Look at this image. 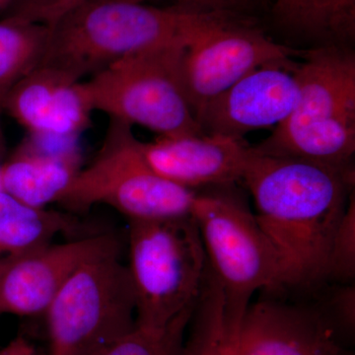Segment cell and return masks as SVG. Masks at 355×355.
I'll list each match as a JSON object with an SVG mask.
<instances>
[{
    "mask_svg": "<svg viewBox=\"0 0 355 355\" xmlns=\"http://www.w3.org/2000/svg\"><path fill=\"white\" fill-rule=\"evenodd\" d=\"M298 62L279 60L252 70L196 116L203 133L244 139L253 130L277 128L297 103Z\"/></svg>",
    "mask_w": 355,
    "mask_h": 355,
    "instance_id": "cell-11",
    "label": "cell"
},
{
    "mask_svg": "<svg viewBox=\"0 0 355 355\" xmlns=\"http://www.w3.org/2000/svg\"><path fill=\"white\" fill-rule=\"evenodd\" d=\"M128 247L137 326L162 328L197 302L207 260L193 216L130 220Z\"/></svg>",
    "mask_w": 355,
    "mask_h": 355,
    "instance_id": "cell-5",
    "label": "cell"
},
{
    "mask_svg": "<svg viewBox=\"0 0 355 355\" xmlns=\"http://www.w3.org/2000/svg\"><path fill=\"white\" fill-rule=\"evenodd\" d=\"M184 44L130 53L81 81L92 111L158 137L202 135L184 90Z\"/></svg>",
    "mask_w": 355,
    "mask_h": 355,
    "instance_id": "cell-4",
    "label": "cell"
},
{
    "mask_svg": "<svg viewBox=\"0 0 355 355\" xmlns=\"http://www.w3.org/2000/svg\"><path fill=\"white\" fill-rule=\"evenodd\" d=\"M305 51L272 41L241 14H222L184 50V90L195 116L252 70Z\"/></svg>",
    "mask_w": 355,
    "mask_h": 355,
    "instance_id": "cell-9",
    "label": "cell"
},
{
    "mask_svg": "<svg viewBox=\"0 0 355 355\" xmlns=\"http://www.w3.org/2000/svg\"><path fill=\"white\" fill-rule=\"evenodd\" d=\"M254 0H184L182 6L196 7L207 11L241 14L248 10Z\"/></svg>",
    "mask_w": 355,
    "mask_h": 355,
    "instance_id": "cell-24",
    "label": "cell"
},
{
    "mask_svg": "<svg viewBox=\"0 0 355 355\" xmlns=\"http://www.w3.org/2000/svg\"><path fill=\"white\" fill-rule=\"evenodd\" d=\"M242 182L277 257L282 289L310 288L328 279L331 241L354 191V167L254 147Z\"/></svg>",
    "mask_w": 355,
    "mask_h": 355,
    "instance_id": "cell-1",
    "label": "cell"
},
{
    "mask_svg": "<svg viewBox=\"0 0 355 355\" xmlns=\"http://www.w3.org/2000/svg\"><path fill=\"white\" fill-rule=\"evenodd\" d=\"M261 1H263V3H268V2L272 1V0H261Z\"/></svg>",
    "mask_w": 355,
    "mask_h": 355,
    "instance_id": "cell-29",
    "label": "cell"
},
{
    "mask_svg": "<svg viewBox=\"0 0 355 355\" xmlns=\"http://www.w3.org/2000/svg\"><path fill=\"white\" fill-rule=\"evenodd\" d=\"M238 330L229 321L220 284L207 263L180 355H236Z\"/></svg>",
    "mask_w": 355,
    "mask_h": 355,
    "instance_id": "cell-18",
    "label": "cell"
},
{
    "mask_svg": "<svg viewBox=\"0 0 355 355\" xmlns=\"http://www.w3.org/2000/svg\"><path fill=\"white\" fill-rule=\"evenodd\" d=\"M151 168L172 183L193 191L242 182L254 147L244 139L218 135L158 137L142 142Z\"/></svg>",
    "mask_w": 355,
    "mask_h": 355,
    "instance_id": "cell-13",
    "label": "cell"
},
{
    "mask_svg": "<svg viewBox=\"0 0 355 355\" xmlns=\"http://www.w3.org/2000/svg\"><path fill=\"white\" fill-rule=\"evenodd\" d=\"M2 110L0 109V113H1ZM4 151V139H3V132H2L1 128V121H0V155H1L2 153Z\"/></svg>",
    "mask_w": 355,
    "mask_h": 355,
    "instance_id": "cell-26",
    "label": "cell"
},
{
    "mask_svg": "<svg viewBox=\"0 0 355 355\" xmlns=\"http://www.w3.org/2000/svg\"><path fill=\"white\" fill-rule=\"evenodd\" d=\"M336 335L352 347L355 335V287L354 284L340 287L334 292L327 309L322 310Z\"/></svg>",
    "mask_w": 355,
    "mask_h": 355,
    "instance_id": "cell-22",
    "label": "cell"
},
{
    "mask_svg": "<svg viewBox=\"0 0 355 355\" xmlns=\"http://www.w3.org/2000/svg\"><path fill=\"white\" fill-rule=\"evenodd\" d=\"M85 0H12L9 15L51 27ZM9 4V6H10Z\"/></svg>",
    "mask_w": 355,
    "mask_h": 355,
    "instance_id": "cell-23",
    "label": "cell"
},
{
    "mask_svg": "<svg viewBox=\"0 0 355 355\" xmlns=\"http://www.w3.org/2000/svg\"><path fill=\"white\" fill-rule=\"evenodd\" d=\"M49 37L48 26L11 15L0 21V109L11 90L40 67Z\"/></svg>",
    "mask_w": 355,
    "mask_h": 355,
    "instance_id": "cell-19",
    "label": "cell"
},
{
    "mask_svg": "<svg viewBox=\"0 0 355 355\" xmlns=\"http://www.w3.org/2000/svg\"><path fill=\"white\" fill-rule=\"evenodd\" d=\"M119 251L86 261L44 312L48 355H94L137 327L135 291Z\"/></svg>",
    "mask_w": 355,
    "mask_h": 355,
    "instance_id": "cell-7",
    "label": "cell"
},
{
    "mask_svg": "<svg viewBox=\"0 0 355 355\" xmlns=\"http://www.w3.org/2000/svg\"><path fill=\"white\" fill-rule=\"evenodd\" d=\"M354 191L347 210L336 228L331 241L328 263V279L349 282L355 273V202Z\"/></svg>",
    "mask_w": 355,
    "mask_h": 355,
    "instance_id": "cell-21",
    "label": "cell"
},
{
    "mask_svg": "<svg viewBox=\"0 0 355 355\" xmlns=\"http://www.w3.org/2000/svg\"><path fill=\"white\" fill-rule=\"evenodd\" d=\"M80 168L77 142L29 135L0 166V186L28 207L46 209L58 202Z\"/></svg>",
    "mask_w": 355,
    "mask_h": 355,
    "instance_id": "cell-15",
    "label": "cell"
},
{
    "mask_svg": "<svg viewBox=\"0 0 355 355\" xmlns=\"http://www.w3.org/2000/svg\"><path fill=\"white\" fill-rule=\"evenodd\" d=\"M221 13L182 4L159 8L128 0H85L49 27L40 65L81 81L137 51L189 46Z\"/></svg>",
    "mask_w": 355,
    "mask_h": 355,
    "instance_id": "cell-2",
    "label": "cell"
},
{
    "mask_svg": "<svg viewBox=\"0 0 355 355\" xmlns=\"http://www.w3.org/2000/svg\"><path fill=\"white\" fill-rule=\"evenodd\" d=\"M197 193L168 181L147 162L132 125L110 119L101 148L58 203L71 211L105 205L130 220L191 216Z\"/></svg>",
    "mask_w": 355,
    "mask_h": 355,
    "instance_id": "cell-6",
    "label": "cell"
},
{
    "mask_svg": "<svg viewBox=\"0 0 355 355\" xmlns=\"http://www.w3.org/2000/svg\"><path fill=\"white\" fill-rule=\"evenodd\" d=\"M236 355H354L321 309L263 299L240 323Z\"/></svg>",
    "mask_w": 355,
    "mask_h": 355,
    "instance_id": "cell-12",
    "label": "cell"
},
{
    "mask_svg": "<svg viewBox=\"0 0 355 355\" xmlns=\"http://www.w3.org/2000/svg\"><path fill=\"white\" fill-rule=\"evenodd\" d=\"M302 58L295 69V107L256 148L349 167L355 153L354 53L345 46L327 44L306 51Z\"/></svg>",
    "mask_w": 355,
    "mask_h": 355,
    "instance_id": "cell-3",
    "label": "cell"
},
{
    "mask_svg": "<svg viewBox=\"0 0 355 355\" xmlns=\"http://www.w3.org/2000/svg\"><path fill=\"white\" fill-rule=\"evenodd\" d=\"M191 216L220 284L229 321L239 327L256 291H282L275 251L253 212L233 196L197 193Z\"/></svg>",
    "mask_w": 355,
    "mask_h": 355,
    "instance_id": "cell-8",
    "label": "cell"
},
{
    "mask_svg": "<svg viewBox=\"0 0 355 355\" xmlns=\"http://www.w3.org/2000/svg\"><path fill=\"white\" fill-rule=\"evenodd\" d=\"M195 304L162 328L137 326L94 355H180Z\"/></svg>",
    "mask_w": 355,
    "mask_h": 355,
    "instance_id": "cell-20",
    "label": "cell"
},
{
    "mask_svg": "<svg viewBox=\"0 0 355 355\" xmlns=\"http://www.w3.org/2000/svg\"><path fill=\"white\" fill-rule=\"evenodd\" d=\"M0 355H39L36 347L24 336H17L11 340L3 349H0Z\"/></svg>",
    "mask_w": 355,
    "mask_h": 355,
    "instance_id": "cell-25",
    "label": "cell"
},
{
    "mask_svg": "<svg viewBox=\"0 0 355 355\" xmlns=\"http://www.w3.org/2000/svg\"><path fill=\"white\" fill-rule=\"evenodd\" d=\"M272 15L287 31L328 44L355 37V0H275Z\"/></svg>",
    "mask_w": 355,
    "mask_h": 355,
    "instance_id": "cell-16",
    "label": "cell"
},
{
    "mask_svg": "<svg viewBox=\"0 0 355 355\" xmlns=\"http://www.w3.org/2000/svg\"><path fill=\"white\" fill-rule=\"evenodd\" d=\"M128 1L139 2V3H144V2L149 1V0H128ZM176 1L179 4H183L184 0H176Z\"/></svg>",
    "mask_w": 355,
    "mask_h": 355,
    "instance_id": "cell-28",
    "label": "cell"
},
{
    "mask_svg": "<svg viewBox=\"0 0 355 355\" xmlns=\"http://www.w3.org/2000/svg\"><path fill=\"white\" fill-rule=\"evenodd\" d=\"M1 110L40 139L77 140L92 114L83 83L40 65L11 90Z\"/></svg>",
    "mask_w": 355,
    "mask_h": 355,
    "instance_id": "cell-14",
    "label": "cell"
},
{
    "mask_svg": "<svg viewBox=\"0 0 355 355\" xmlns=\"http://www.w3.org/2000/svg\"><path fill=\"white\" fill-rule=\"evenodd\" d=\"M0 190H1V186H0Z\"/></svg>",
    "mask_w": 355,
    "mask_h": 355,
    "instance_id": "cell-30",
    "label": "cell"
},
{
    "mask_svg": "<svg viewBox=\"0 0 355 355\" xmlns=\"http://www.w3.org/2000/svg\"><path fill=\"white\" fill-rule=\"evenodd\" d=\"M119 250L113 236L89 234L0 258V315L44 314L79 266Z\"/></svg>",
    "mask_w": 355,
    "mask_h": 355,
    "instance_id": "cell-10",
    "label": "cell"
},
{
    "mask_svg": "<svg viewBox=\"0 0 355 355\" xmlns=\"http://www.w3.org/2000/svg\"><path fill=\"white\" fill-rule=\"evenodd\" d=\"M11 1H12V0H0V9L9 6V4L11 3Z\"/></svg>",
    "mask_w": 355,
    "mask_h": 355,
    "instance_id": "cell-27",
    "label": "cell"
},
{
    "mask_svg": "<svg viewBox=\"0 0 355 355\" xmlns=\"http://www.w3.org/2000/svg\"><path fill=\"white\" fill-rule=\"evenodd\" d=\"M73 217L46 209H35L0 190V258L51 243L62 233L78 232Z\"/></svg>",
    "mask_w": 355,
    "mask_h": 355,
    "instance_id": "cell-17",
    "label": "cell"
}]
</instances>
